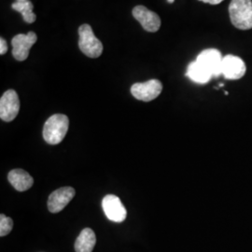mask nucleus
<instances>
[{
	"label": "nucleus",
	"instance_id": "nucleus-1",
	"mask_svg": "<svg viewBox=\"0 0 252 252\" xmlns=\"http://www.w3.org/2000/svg\"><path fill=\"white\" fill-rule=\"evenodd\" d=\"M69 120L63 114H54L46 121L43 128V137L47 143L59 144L67 133Z\"/></svg>",
	"mask_w": 252,
	"mask_h": 252
},
{
	"label": "nucleus",
	"instance_id": "nucleus-2",
	"mask_svg": "<svg viewBox=\"0 0 252 252\" xmlns=\"http://www.w3.org/2000/svg\"><path fill=\"white\" fill-rule=\"evenodd\" d=\"M231 22L240 30L252 28V0H232L229 6Z\"/></svg>",
	"mask_w": 252,
	"mask_h": 252
},
{
	"label": "nucleus",
	"instance_id": "nucleus-3",
	"mask_svg": "<svg viewBox=\"0 0 252 252\" xmlns=\"http://www.w3.org/2000/svg\"><path fill=\"white\" fill-rule=\"evenodd\" d=\"M79 47L81 52L90 58H97L103 53V44L94 36L89 25L84 24L79 28Z\"/></svg>",
	"mask_w": 252,
	"mask_h": 252
},
{
	"label": "nucleus",
	"instance_id": "nucleus-4",
	"mask_svg": "<svg viewBox=\"0 0 252 252\" xmlns=\"http://www.w3.org/2000/svg\"><path fill=\"white\" fill-rule=\"evenodd\" d=\"M162 82L158 80L135 83L131 87V93L133 96L137 100H141L144 102H150L157 98L162 93Z\"/></svg>",
	"mask_w": 252,
	"mask_h": 252
},
{
	"label": "nucleus",
	"instance_id": "nucleus-5",
	"mask_svg": "<svg viewBox=\"0 0 252 252\" xmlns=\"http://www.w3.org/2000/svg\"><path fill=\"white\" fill-rule=\"evenodd\" d=\"M37 36L35 32L16 35L11 40L12 55L17 61H25L29 55V51L36 42Z\"/></svg>",
	"mask_w": 252,
	"mask_h": 252
},
{
	"label": "nucleus",
	"instance_id": "nucleus-6",
	"mask_svg": "<svg viewBox=\"0 0 252 252\" xmlns=\"http://www.w3.org/2000/svg\"><path fill=\"white\" fill-rule=\"evenodd\" d=\"M20 100L14 90H8L4 93L0 99V118L4 122H11L18 115Z\"/></svg>",
	"mask_w": 252,
	"mask_h": 252
},
{
	"label": "nucleus",
	"instance_id": "nucleus-7",
	"mask_svg": "<svg viewBox=\"0 0 252 252\" xmlns=\"http://www.w3.org/2000/svg\"><path fill=\"white\" fill-rule=\"evenodd\" d=\"M102 207L109 220L114 222H123L126 220L127 211L116 195H106L102 201Z\"/></svg>",
	"mask_w": 252,
	"mask_h": 252
},
{
	"label": "nucleus",
	"instance_id": "nucleus-8",
	"mask_svg": "<svg viewBox=\"0 0 252 252\" xmlns=\"http://www.w3.org/2000/svg\"><path fill=\"white\" fill-rule=\"evenodd\" d=\"M133 16L148 32H157L161 27L159 15L144 6H136L133 9Z\"/></svg>",
	"mask_w": 252,
	"mask_h": 252
},
{
	"label": "nucleus",
	"instance_id": "nucleus-9",
	"mask_svg": "<svg viewBox=\"0 0 252 252\" xmlns=\"http://www.w3.org/2000/svg\"><path fill=\"white\" fill-rule=\"evenodd\" d=\"M246 73V63L235 55H226L222 59L221 74L228 80H239Z\"/></svg>",
	"mask_w": 252,
	"mask_h": 252
},
{
	"label": "nucleus",
	"instance_id": "nucleus-10",
	"mask_svg": "<svg viewBox=\"0 0 252 252\" xmlns=\"http://www.w3.org/2000/svg\"><path fill=\"white\" fill-rule=\"evenodd\" d=\"M75 189L72 187H63L54 190L48 199V208L52 213H58L62 211L64 207L75 196Z\"/></svg>",
	"mask_w": 252,
	"mask_h": 252
},
{
	"label": "nucleus",
	"instance_id": "nucleus-11",
	"mask_svg": "<svg viewBox=\"0 0 252 252\" xmlns=\"http://www.w3.org/2000/svg\"><path fill=\"white\" fill-rule=\"evenodd\" d=\"M222 59L223 57L219 50L207 49L199 54L196 61L205 65L214 77H219L221 74Z\"/></svg>",
	"mask_w": 252,
	"mask_h": 252
},
{
	"label": "nucleus",
	"instance_id": "nucleus-12",
	"mask_svg": "<svg viewBox=\"0 0 252 252\" xmlns=\"http://www.w3.org/2000/svg\"><path fill=\"white\" fill-rule=\"evenodd\" d=\"M9 183L13 186V188L19 191H25L30 189L33 184V178L23 169H14L9 173Z\"/></svg>",
	"mask_w": 252,
	"mask_h": 252
},
{
	"label": "nucleus",
	"instance_id": "nucleus-13",
	"mask_svg": "<svg viewBox=\"0 0 252 252\" xmlns=\"http://www.w3.org/2000/svg\"><path fill=\"white\" fill-rule=\"evenodd\" d=\"M186 75L191 81L201 84L207 83L213 77L212 73L210 72L205 65H203L197 61L189 63Z\"/></svg>",
	"mask_w": 252,
	"mask_h": 252
},
{
	"label": "nucleus",
	"instance_id": "nucleus-14",
	"mask_svg": "<svg viewBox=\"0 0 252 252\" xmlns=\"http://www.w3.org/2000/svg\"><path fill=\"white\" fill-rule=\"evenodd\" d=\"M96 243V237L94 232L86 228L81 231L75 243L76 252H92Z\"/></svg>",
	"mask_w": 252,
	"mask_h": 252
},
{
	"label": "nucleus",
	"instance_id": "nucleus-15",
	"mask_svg": "<svg viewBox=\"0 0 252 252\" xmlns=\"http://www.w3.org/2000/svg\"><path fill=\"white\" fill-rule=\"evenodd\" d=\"M11 8L20 12L23 16L24 21L27 24H33L36 21V14L33 12L34 5L31 1L27 0L24 2L16 1L11 5Z\"/></svg>",
	"mask_w": 252,
	"mask_h": 252
},
{
	"label": "nucleus",
	"instance_id": "nucleus-16",
	"mask_svg": "<svg viewBox=\"0 0 252 252\" xmlns=\"http://www.w3.org/2000/svg\"><path fill=\"white\" fill-rule=\"evenodd\" d=\"M13 227V221L9 217L1 214L0 215V235L5 236L9 234Z\"/></svg>",
	"mask_w": 252,
	"mask_h": 252
},
{
	"label": "nucleus",
	"instance_id": "nucleus-17",
	"mask_svg": "<svg viewBox=\"0 0 252 252\" xmlns=\"http://www.w3.org/2000/svg\"><path fill=\"white\" fill-rule=\"evenodd\" d=\"M8 52V44H7V41L4 39V38H0V54L3 55V54H6Z\"/></svg>",
	"mask_w": 252,
	"mask_h": 252
},
{
	"label": "nucleus",
	"instance_id": "nucleus-18",
	"mask_svg": "<svg viewBox=\"0 0 252 252\" xmlns=\"http://www.w3.org/2000/svg\"><path fill=\"white\" fill-rule=\"evenodd\" d=\"M199 1L205 2V3H207V4H211V5H218V4L221 3L223 0H199Z\"/></svg>",
	"mask_w": 252,
	"mask_h": 252
},
{
	"label": "nucleus",
	"instance_id": "nucleus-19",
	"mask_svg": "<svg viewBox=\"0 0 252 252\" xmlns=\"http://www.w3.org/2000/svg\"><path fill=\"white\" fill-rule=\"evenodd\" d=\"M167 1H168V3H170V4H172V3H173V2L175 1V0H167Z\"/></svg>",
	"mask_w": 252,
	"mask_h": 252
},
{
	"label": "nucleus",
	"instance_id": "nucleus-20",
	"mask_svg": "<svg viewBox=\"0 0 252 252\" xmlns=\"http://www.w3.org/2000/svg\"><path fill=\"white\" fill-rule=\"evenodd\" d=\"M16 1H19V2H24V1H27V0H16Z\"/></svg>",
	"mask_w": 252,
	"mask_h": 252
}]
</instances>
